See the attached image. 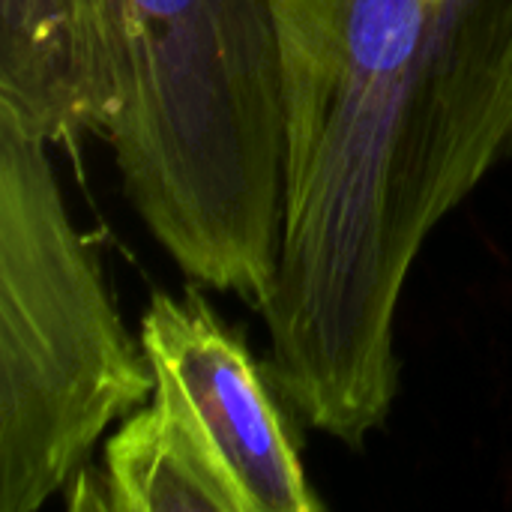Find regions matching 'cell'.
<instances>
[{
    "instance_id": "obj_3",
    "label": "cell",
    "mask_w": 512,
    "mask_h": 512,
    "mask_svg": "<svg viewBox=\"0 0 512 512\" xmlns=\"http://www.w3.org/2000/svg\"><path fill=\"white\" fill-rule=\"evenodd\" d=\"M156 390L48 144L0 120V512H36Z\"/></svg>"
},
{
    "instance_id": "obj_2",
    "label": "cell",
    "mask_w": 512,
    "mask_h": 512,
    "mask_svg": "<svg viewBox=\"0 0 512 512\" xmlns=\"http://www.w3.org/2000/svg\"><path fill=\"white\" fill-rule=\"evenodd\" d=\"M126 198L198 285L264 309L282 243L285 111L270 0H105Z\"/></svg>"
},
{
    "instance_id": "obj_5",
    "label": "cell",
    "mask_w": 512,
    "mask_h": 512,
    "mask_svg": "<svg viewBox=\"0 0 512 512\" xmlns=\"http://www.w3.org/2000/svg\"><path fill=\"white\" fill-rule=\"evenodd\" d=\"M117 105L105 0H0V120L75 147Z\"/></svg>"
},
{
    "instance_id": "obj_1",
    "label": "cell",
    "mask_w": 512,
    "mask_h": 512,
    "mask_svg": "<svg viewBox=\"0 0 512 512\" xmlns=\"http://www.w3.org/2000/svg\"><path fill=\"white\" fill-rule=\"evenodd\" d=\"M285 111L270 378L360 450L432 231L512 159V0H270Z\"/></svg>"
},
{
    "instance_id": "obj_4",
    "label": "cell",
    "mask_w": 512,
    "mask_h": 512,
    "mask_svg": "<svg viewBox=\"0 0 512 512\" xmlns=\"http://www.w3.org/2000/svg\"><path fill=\"white\" fill-rule=\"evenodd\" d=\"M141 345L156 390L192 417L243 512H318L294 438L249 345L207 303L198 285L156 294L141 318Z\"/></svg>"
},
{
    "instance_id": "obj_6",
    "label": "cell",
    "mask_w": 512,
    "mask_h": 512,
    "mask_svg": "<svg viewBox=\"0 0 512 512\" xmlns=\"http://www.w3.org/2000/svg\"><path fill=\"white\" fill-rule=\"evenodd\" d=\"M114 512H243V501L183 405L153 390L105 444Z\"/></svg>"
}]
</instances>
